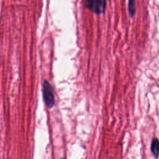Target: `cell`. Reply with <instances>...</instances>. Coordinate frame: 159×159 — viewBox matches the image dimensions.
<instances>
[{
    "mask_svg": "<svg viewBox=\"0 0 159 159\" xmlns=\"http://www.w3.org/2000/svg\"><path fill=\"white\" fill-rule=\"evenodd\" d=\"M42 94L45 105L48 108H52L55 104L53 89L51 84L46 80L43 83Z\"/></svg>",
    "mask_w": 159,
    "mask_h": 159,
    "instance_id": "cell-1",
    "label": "cell"
},
{
    "mask_svg": "<svg viewBox=\"0 0 159 159\" xmlns=\"http://www.w3.org/2000/svg\"><path fill=\"white\" fill-rule=\"evenodd\" d=\"M85 2L86 7L97 14L104 12L106 7V0H85Z\"/></svg>",
    "mask_w": 159,
    "mask_h": 159,
    "instance_id": "cell-2",
    "label": "cell"
},
{
    "mask_svg": "<svg viewBox=\"0 0 159 159\" xmlns=\"http://www.w3.org/2000/svg\"><path fill=\"white\" fill-rule=\"evenodd\" d=\"M61 159H64V158H61Z\"/></svg>",
    "mask_w": 159,
    "mask_h": 159,
    "instance_id": "cell-5",
    "label": "cell"
},
{
    "mask_svg": "<svg viewBox=\"0 0 159 159\" xmlns=\"http://www.w3.org/2000/svg\"><path fill=\"white\" fill-rule=\"evenodd\" d=\"M150 150L153 155L157 158L159 155V140L157 138H154L151 143Z\"/></svg>",
    "mask_w": 159,
    "mask_h": 159,
    "instance_id": "cell-3",
    "label": "cell"
},
{
    "mask_svg": "<svg viewBox=\"0 0 159 159\" xmlns=\"http://www.w3.org/2000/svg\"><path fill=\"white\" fill-rule=\"evenodd\" d=\"M135 1L128 0V10L129 15L131 17H133L135 13Z\"/></svg>",
    "mask_w": 159,
    "mask_h": 159,
    "instance_id": "cell-4",
    "label": "cell"
}]
</instances>
